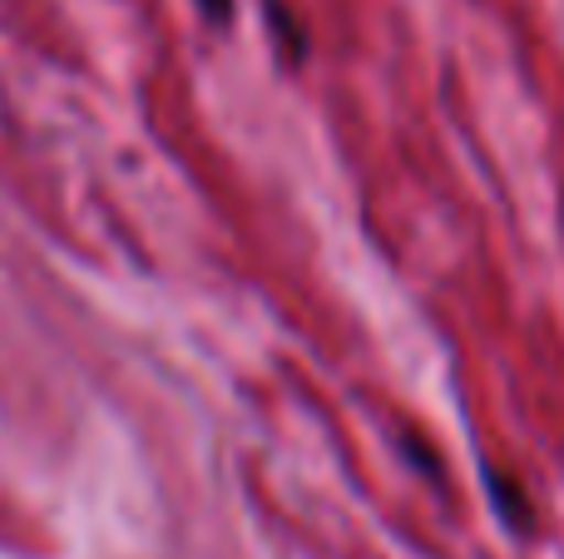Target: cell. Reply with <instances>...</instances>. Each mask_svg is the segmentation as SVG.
I'll list each match as a JSON object with an SVG mask.
<instances>
[{"label":"cell","mask_w":564,"mask_h":559,"mask_svg":"<svg viewBox=\"0 0 564 559\" xmlns=\"http://www.w3.org/2000/svg\"><path fill=\"white\" fill-rule=\"evenodd\" d=\"M198 10H204V15L214 20V25H224V20L234 15V0H198Z\"/></svg>","instance_id":"obj_1"}]
</instances>
